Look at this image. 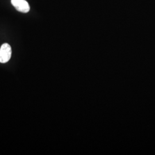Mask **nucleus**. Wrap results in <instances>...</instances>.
Listing matches in <instances>:
<instances>
[{
  "label": "nucleus",
  "mask_w": 155,
  "mask_h": 155,
  "mask_svg": "<svg viewBox=\"0 0 155 155\" xmlns=\"http://www.w3.org/2000/svg\"><path fill=\"white\" fill-rule=\"evenodd\" d=\"M12 48L8 43H4L0 48V63H5L11 58Z\"/></svg>",
  "instance_id": "obj_1"
},
{
  "label": "nucleus",
  "mask_w": 155,
  "mask_h": 155,
  "mask_svg": "<svg viewBox=\"0 0 155 155\" xmlns=\"http://www.w3.org/2000/svg\"><path fill=\"white\" fill-rule=\"evenodd\" d=\"M11 3L17 11L27 13L30 11V6L26 0H11Z\"/></svg>",
  "instance_id": "obj_2"
}]
</instances>
